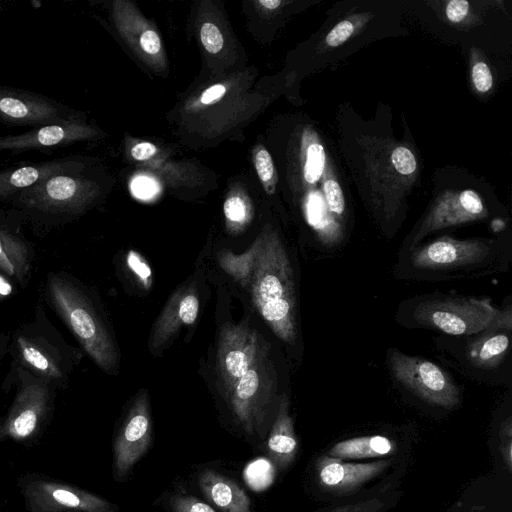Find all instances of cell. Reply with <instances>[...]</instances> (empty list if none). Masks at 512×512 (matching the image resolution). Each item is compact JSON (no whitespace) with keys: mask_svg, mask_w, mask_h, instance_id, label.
<instances>
[{"mask_svg":"<svg viewBox=\"0 0 512 512\" xmlns=\"http://www.w3.org/2000/svg\"><path fill=\"white\" fill-rule=\"evenodd\" d=\"M510 308L499 310L489 301L470 297H440L420 301L412 312L422 327L462 336L496 328L511 330Z\"/></svg>","mask_w":512,"mask_h":512,"instance_id":"7","label":"cell"},{"mask_svg":"<svg viewBox=\"0 0 512 512\" xmlns=\"http://www.w3.org/2000/svg\"><path fill=\"white\" fill-rule=\"evenodd\" d=\"M0 439H3L2 435V419L0 418Z\"/></svg>","mask_w":512,"mask_h":512,"instance_id":"41","label":"cell"},{"mask_svg":"<svg viewBox=\"0 0 512 512\" xmlns=\"http://www.w3.org/2000/svg\"><path fill=\"white\" fill-rule=\"evenodd\" d=\"M94 135L95 130L82 119L70 120L35 127L21 134L0 136V151L18 154L29 150L65 147Z\"/></svg>","mask_w":512,"mask_h":512,"instance_id":"15","label":"cell"},{"mask_svg":"<svg viewBox=\"0 0 512 512\" xmlns=\"http://www.w3.org/2000/svg\"><path fill=\"white\" fill-rule=\"evenodd\" d=\"M21 491L30 512H115L108 500L56 480L31 477L22 480Z\"/></svg>","mask_w":512,"mask_h":512,"instance_id":"10","label":"cell"},{"mask_svg":"<svg viewBox=\"0 0 512 512\" xmlns=\"http://www.w3.org/2000/svg\"><path fill=\"white\" fill-rule=\"evenodd\" d=\"M470 4L465 0L449 1L445 8L446 17L452 23L462 22L468 15Z\"/></svg>","mask_w":512,"mask_h":512,"instance_id":"33","label":"cell"},{"mask_svg":"<svg viewBox=\"0 0 512 512\" xmlns=\"http://www.w3.org/2000/svg\"><path fill=\"white\" fill-rule=\"evenodd\" d=\"M388 359L393 377L421 400L445 409L459 404L457 385L435 363L397 350H393Z\"/></svg>","mask_w":512,"mask_h":512,"instance_id":"8","label":"cell"},{"mask_svg":"<svg viewBox=\"0 0 512 512\" xmlns=\"http://www.w3.org/2000/svg\"><path fill=\"white\" fill-rule=\"evenodd\" d=\"M265 450L269 459L279 470L288 468L297 455L298 441L289 412V401L285 395H282L279 400Z\"/></svg>","mask_w":512,"mask_h":512,"instance_id":"20","label":"cell"},{"mask_svg":"<svg viewBox=\"0 0 512 512\" xmlns=\"http://www.w3.org/2000/svg\"><path fill=\"white\" fill-rule=\"evenodd\" d=\"M221 268L245 288L257 312L273 333L287 344L297 339V309L293 269L278 235L266 231L241 254L218 253Z\"/></svg>","mask_w":512,"mask_h":512,"instance_id":"2","label":"cell"},{"mask_svg":"<svg viewBox=\"0 0 512 512\" xmlns=\"http://www.w3.org/2000/svg\"><path fill=\"white\" fill-rule=\"evenodd\" d=\"M3 11V5H2V2L0 1V14L2 13Z\"/></svg>","mask_w":512,"mask_h":512,"instance_id":"42","label":"cell"},{"mask_svg":"<svg viewBox=\"0 0 512 512\" xmlns=\"http://www.w3.org/2000/svg\"><path fill=\"white\" fill-rule=\"evenodd\" d=\"M197 483L204 497L221 512H253L245 490L220 472L205 468L198 474Z\"/></svg>","mask_w":512,"mask_h":512,"instance_id":"19","label":"cell"},{"mask_svg":"<svg viewBox=\"0 0 512 512\" xmlns=\"http://www.w3.org/2000/svg\"><path fill=\"white\" fill-rule=\"evenodd\" d=\"M10 370L23 368L65 389L81 359V352L71 346L52 324L40 304L31 320L20 324L10 336Z\"/></svg>","mask_w":512,"mask_h":512,"instance_id":"4","label":"cell"},{"mask_svg":"<svg viewBox=\"0 0 512 512\" xmlns=\"http://www.w3.org/2000/svg\"><path fill=\"white\" fill-rule=\"evenodd\" d=\"M78 119V111L46 95L0 85V121L7 127L32 129Z\"/></svg>","mask_w":512,"mask_h":512,"instance_id":"11","label":"cell"},{"mask_svg":"<svg viewBox=\"0 0 512 512\" xmlns=\"http://www.w3.org/2000/svg\"><path fill=\"white\" fill-rule=\"evenodd\" d=\"M477 512H482V511H477Z\"/></svg>","mask_w":512,"mask_h":512,"instance_id":"43","label":"cell"},{"mask_svg":"<svg viewBox=\"0 0 512 512\" xmlns=\"http://www.w3.org/2000/svg\"><path fill=\"white\" fill-rule=\"evenodd\" d=\"M226 93V87L223 84H214L207 88L201 95L202 104L210 105L221 99Z\"/></svg>","mask_w":512,"mask_h":512,"instance_id":"37","label":"cell"},{"mask_svg":"<svg viewBox=\"0 0 512 512\" xmlns=\"http://www.w3.org/2000/svg\"><path fill=\"white\" fill-rule=\"evenodd\" d=\"M253 161L263 188L272 195L277 184V173L270 153L262 145H257L253 150Z\"/></svg>","mask_w":512,"mask_h":512,"instance_id":"23","label":"cell"},{"mask_svg":"<svg viewBox=\"0 0 512 512\" xmlns=\"http://www.w3.org/2000/svg\"><path fill=\"white\" fill-rule=\"evenodd\" d=\"M157 147L150 142H140L135 144L131 149V156L137 161H145L154 156Z\"/></svg>","mask_w":512,"mask_h":512,"instance_id":"36","label":"cell"},{"mask_svg":"<svg viewBox=\"0 0 512 512\" xmlns=\"http://www.w3.org/2000/svg\"><path fill=\"white\" fill-rule=\"evenodd\" d=\"M486 214L483 201L475 191H446L438 197L417 229L411 233L405 243L406 250H413L431 232L476 221Z\"/></svg>","mask_w":512,"mask_h":512,"instance_id":"13","label":"cell"},{"mask_svg":"<svg viewBox=\"0 0 512 512\" xmlns=\"http://www.w3.org/2000/svg\"><path fill=\"white\" fill-rule=\"evenodd\" d=\"M131 187L134 194L141 198L151 197L157 190L156 184L151 179L145 177L137 178Z\"/></svg>","mask_w":512,"mask_h":512,"instance_id":"35","label":"cell"},{"mask_svg":"<svg viewBox=\"0 0 512 512\" xmlns=\"http://www.w3.org/2000/svg\"><path fill=\"white\" fill-rule=\"evenodd\" d=\"M10 336L0 331V366L2 360L9 354Z\"/></svg>","mask_w":512,"mask_h":512,"instance_id":"39","label":"cell"},{"mask_svg":"<svg viewBox=\"0 0 512 512\" xmlns=\"http://www.w3.org/2000/svg\"><path fill=\"white\" fill-rule=\"evenodd\" d=\"M227 221L235 231L248 221V208L245 201L238 196L229 197L223 206Z\"/></svg>","mask_w":512,"mask_h":512,"instance_id":"25","label":"cell"},{"mask_svg":"<svg viewBox=\"0 0 512 512\" xmlns=\"http://www.w3.org/2000/svg\"><path fill=\"white\" fill-rule=\"evenodd\" d=\"M140 46L149 55L157 54L161 49L159 35L153 30H146L140 37Z\"/></svg>","mask_w":512,"mask_h":512,"instance_id":"34","label":"cell"},{"mask_svg":"<svg viewBox=\"0 0 512 512\" xmlns=\"http://www.w3.org/2000/svg\"><path fill=\"white\" fill-rule=\"evenodd\" d=\"M13 385L16 386V393L2 419V435L3 438L25 442L40 435L48 424L59 388L23 368L9 370L2 389L10 391Z\"/></svg>","mask_w":512,"mask_h":512,"instance_id":"6","label":"cell"},{"mask_svg":"<svg viewBox=\"0 0 512 512\" xmlns=\"http://www.w3.org/2000/svg\"><path fill=\"white\" fill-rule=\"evenodd\" d=\"M81 167L82 160L63 157L0 170V201L9 203L13 197L42 180Z\"/></svg>","mask_w":512,"mask_h":512,"instance_id":"17","label":"cell"},{"mask_svg":"<svg viewBox=\"0 0 512 512\" xmlns=\"http://www.w3.org/2000/svg\"><path fill=\"white\" fill-rule=\"evenodd\" d=\"M127 264L145 287L148 288L151 283V270L145 260L135 251H130L127 255Z\"/></svg>","mask_w":512,"mask_h":512,"instance_id":"31","label":"cell"},{"mask_svg":"<svg viewBox=\"0 0 512 512\" xmlns=\"http://www.w3.org/2000/svg\"><path fill=\"white\" fill-rule=\"evenodd\" d=\"M391 164L394 170L402 176L413 175L417 169L414 154L407 147L397 146L391 153Z\"/></svg>","mask_w":512,"mask_h":512,"instance_id":"26","label":"cell"},{"mask_svg":"<svg viewBox=\"0 0 512 512\" xmlns=\"http://www.w3.org/2000/svg\"><path fill=\"white\" fill-rule=\"evenodd\" d=\"M510 331L505 328L484 331L468 345L467 355L471 363L482 369L497 367L509 352Z\"/></svg>","mask_w":512,"mask_h":512,"instance_id":"21","label":"cell"},{"mask_svg":"<svg viewBox=\"0 0 512 512\" xmlns=\"http://www.w3.org/2000/svg\"><path fill=\"white\" fill-rule=\"evenodd\" d=\"M395 444L381 435L354 437L335 443L328 456L341 460L378 458L393 454Z\"/></svg>","mask_w":512,"mask_h":512,"instance_id":"22","label":"cell"},{"mask_svg":"<svg viewBox=\"0 0 512 512\" xmlns=\"http://www.w3.org/2000/svg\"><path fill=\"white\" fill-rule=\"evenodd\" d=\"M199 298L193 286L176 291L169 299L152 329L149 348L157 350L167 343L183 326L195 322Z\"/></svg>","mask_w":512,"mask_h":512,"instance_id":"18","label":"cell"},{"mask_svg":"<svg viewBox=\"0 0 512 512\" xmlns=\"http://www.w3.org/2000/svg\"><path fill=\"white\" fill-rule=\"evenodd\" d=\"M494 251L490 240L443 236L411 250L409 263L418 271L448 273L477 267L489 260Z\"/></svg>","mask_w":512,"mask_h":512,"instance_id":"9","label":"cell"},{"mask_svg":"<svg viewBox=\"0 0 512 512\" xmlns=\"http://www.w3.org/2000/svg\"><path fill=\"white\" fill-rule=\"evenodd\" d=\"M83 167L52 175L22 191L8 203L23 219L42 225L68 223L79 216L94 196Z\"/></svg>","mask_w":512,"mask_h":512,"instance_id":"5","label":"cell"},{"mask_svg":"<svg viewBox=\"0 0 512 512\" xmlns=\"http://www.w3.org/2000/svg\"><path fill=\"white\" fill-rule=\"evenodd\" d=\"M269 344L247 323H225L219 332L216 374L235 421L249 436L264 438L276 393Z\"/></svg>","mask_w":512,"mask_h":512,"instance_id":"1","label":"cell"},{"mask_svg":"<svg viewBox=\"0 0 512 512\" xmlns=\"http://www.w3.org/2000/svg\"><path fill=\"white\" fill-rule=\"evenodd\" d=\"M22 216L0 210V273L25 288L32 276L35 260L33 244L20 229Z\"/></svg>","mask_w":512,"mask_h":512,"instance_id":"14","label":"cell"},{"mask_svg":"<svg viewBox=\"0 0 512 512\" xmlns=\"http://www.w3.org/2000/svg\"><path fill=\"white\" fill-rule=\"evenodd\" d=\"M13 282L0 273V299L9 297L13 293Z\"/></svg>","mask_w":512,"mask_h":512,"instance_id":"38","label":"cell"},{"mask_svg":"<svg viewBox=\"0 0 512 512\" xmlns=\"http://www.w3.org/2000/svg\"><path fill=\"white\" fill-rule=\"evenodd\" d=\"M472 80L477 91L488 92L493 85V77L488 65L484 62H477L472 69Z\"/></svg>","mask_w":512,"mask_h":512,"instance_id":"30","label":"cell"},{"mask_svg":"<svg viewBox=\"0 0 512 512\" xmlns=\"http://www.w3.org/2000/svg\"><path fill=\"white\" fill-rule=\"evenodd\" d=\"M390 463V460L348 463L338 458L322 455L315 462V472L317 482L324 490L345 494L358 490L382 474Z\"/></svg>","mask_w":512,"mask_h":512,"instance_id":"16","label":"cell"},{"mask_svg":"<svg viewBox=\"0 0 512 512\" xmlns=\"http://www.w3.org/2000/svg\"><path fill=\"white\" fill-rule=\"evenodd\" d=\"M383 502L378 498L367 499L356 503L339 506L329 512H378Z\"/></svg>","mask_w":512,"mask_h":512,"instance_id":"32","label":"cell"},{"mask_svg":"<svg viewBox=\"0 0 512 512\" xmlns=\"http://www.w3.org/2000/svg\"><path fill=\"white\" fill-rule=\"evenodd\" d=\"M168 506L172 512H218L201 499L184 492L171 494L168 499Z\"/></svg>","mask_w":512,"mask_h":512,"instance_id":"24","label":"cell"},{"mask_svg":"<svg viewBox=\"0 0 512 512\" xmlns=\"http://www.w3.org/2000/svg\"><path fill=\"white\" fill-rule=\"evenodd\" d=\"M355 31V24L351 20H343L335 25L325 38L330 47H337L350 38Z\"/></svg>","mask_w":512,"mask_h":512,"instance_id":"29","label":"cell"},{"mask_svg":"<svg viewBox=\"0 0 512 512\" xmlns=\"http://www.w3.org/2000/svg\"><path fill=\"white\" fill-rule=\"evenodd\" d=\"M500 438V453L503 462L509 472L512 471V422L511 417H508L502 424L499 430Z\"/></svg>","mask_w":512,"mask_h":512,"instance_id":"28","label":"cell"},{"mask_svg":"<svg viewBox=\"0 0 512 512\" xmlns=\"http://www.w3.org/2000/svg\"><path fill=\"white\" fill-rule=\"evenodd\" d=\"M44 293L49 307L91 360L104 372H114L118 349L87 288L65 271H50Z\"/></svg>","mask_w":512,"mask_h":512,"instance_id":"3","label":"cell"},{"mask_svg":"<svg viewBox=\"0 0 512 512\" xmlns=\"http://www.w3.org/2000/svg\"><path fill=\"white\" fill-rule=\"evenodd\" d=\"M152 436L149 396L139 393L127 411L113 442V476L125 481L147 452Z\"/></svg>","mask_w":512,"mask_h":512,"instance_id":"12","label":"cell"},{"mask_svg":"<svg viewBox=\"0 0 512 512\" xmlns=\"http://www.w3.org/2000/svg\"><path fill=\"white\" fill-rule=\"evenodd\" d=\"M201 42L207 52L217 54L224 45V38L219 28L210 22L202 25L200 30Z\"/></svg>","mask_w":512,"mask_h":512,"instance_id":"27","label":"cell"},{"mask_svg":"<svg viewBox=\"0 0 512 512\" xmlns=\"http://www.w3.org/2000/svg\"><path fill=\"white\" fill-rule=\"evenodd\" d=\"M259 4L262 5L266 9L274 10L282 4V1H280V0H260Z\"/></svg>","mask_w":512,"mask_h":512,"instance_id":"40","label":"cell"}]
</instances>
